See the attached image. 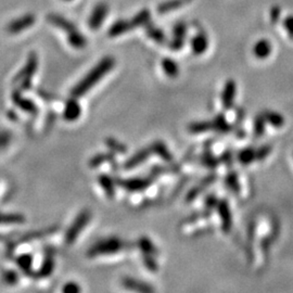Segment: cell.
<instances>
[{
    "instance_id": "cell-1",
    "label": "cell",
    "mask_w": 293,
    "mask_h": 293,
    "mask_svg": "<svg viewBox=\"0 0 293 293\" xmlns=\"http://www.w3.org/2000/svg\"><path fill=\"white\" fill-rule=\"evenodd\" d=\"M115 65V60L112 57L103 58L92 71H90L85 78H84L78 85L71 90V96L80 98L85 96L90 88H93L96 84L99 82L103 76L109 73Z\"/></svg>"
},
{
    "instance_id": "cell-2",
    "label": "cell",
    "mask_w": 293,
    "mask_h": 293,
    "mask_svg": "<svg viewBox=\"0 0 293 293\" xmlns=\"http://www.w3.org/2000/svg\"><path fill=\"white\" fill-rule=\"evenodd\" d=\"M38 66V58L36 53H30L29 58H27L26 63L24 67L16 75L15 80H13V85L15 89L19 92H25L32 87V80L33 76L37 71Z\"/></svg>"
},
{
    "instance_id": "cell-3",
    "label": "cell",
    "mask_w": 293,
    "mask_h": 293,
    "mask_svg": "<svg viewBox=\"0 0 293 293\" xmlns=\"http://www.w3.org/2000/svg\"><path fill=\"white\" fill-rule=\"evenodd\" d=\"M131 248V244L123 241L121 239L116 238V237H111V238H107L98 241L94 246L88 250L87 255L89 257H95L98 255H108V254H114L125 249Z\"/></svg>"
},
{
    "instance_id": "cell-4",
    "label": "cell",
    "mask_w": 293,
    "mask_h": 293,
    "mask_svg": "<svg viewBox=\"0 0 293 293\" xmlns=\"http://www.w3.org/2000/svg\"><path fill=\"white\" fill-rule=\"evenodd\" d=\"M90 218H92V213L88 210H84L76 216V218L72 223V225L67 228L65 233L64 236L65 244L71 246V244H73L76 241V239H78L79 236L81 235L82 230L85 229V227L87 226Z\"/></svg>"
},
{
    "instance_id": "cell-5",
    "label": "cell",
    "mask_w": 293,
    "mask_h": 293,
    "mask_svg": "<svg viewBox=\"0 0 293 293\" xmlns=\"http://www.w3.org/2000/svg\"><path fill=\"white\" fill-rule=\"evenodd\" d=\"M117 185L122 187L124 190L129 192H140L152 185L153 177H132L126 179H117Z\"/></svg>"
},
{
    "instance_id": "cell-6",
    "label": "cell",
    "mask_w": 293,
    "mask_h": 293,
    "mask_svg": "<svg viewBox=\"0 0 293 293\" xmlns=\"http://www.w3.org/2000/svg\"><path fill=\"white\" fill-rule=\"evenodd\" d=\"M217 213L219 215V218L222 222V229L225 234H228L233 227V215H232V210H230V206L228 201L223 199L219 200L217 206Z\"/></svg>"
},
{
    "instance_id": "cell-7",
    "label": "cell",
    "mask_w": 293,
    "mask_h": 293,
    "mask_svg": "<svg viewBox=\"0 0 293 293\" xmlns=\"http://www.w3.org/2000/svg\"><path fill=\"white\" fill-rule=\"evenodd\" d=\"M11 99L13 103L20 109H22L24 112L30 113L32 115H36L38 113V108L36 104H35L32 100L27 99L22 96V92H19V90H13L11 95Z\"/></svg>"
},
{
    "instance_id": "cell-8",
    "label": "cell",
    "mask_w": 293,
    "mask_h": 293,
    "mask_svg": "<svg viewBox=\"0 0 293 293\" xmlns=\"http://www.w3.org/2000/svg\"><path fill=\"white\" fill-rule=\"evenodd\" d=\"M108 11H109V8L106 4H103V3L98 4L95 7V9L89 19L88 24L90 29H93V30L99 29V27L102 25L104 19L107 18Z\"/></svg>"
},
{
    "instance_id": "cell-9",
    "label": "cell",
    "mask_w": 293,
    "mask_h": 293,
    "mask_svg": "<svg viewBox=\"0 0 293 293\" xmlns=\"http://www.w3.org/2000/svg\"><path fill=\"white\" fill-rule=\"evenodd\" d=\"M236 90H237L236 83L233 80L227 81L222 93V104H223V108H224L225 110L233 109L235 104Z\"/></svg>"
},
{
    "instance_id": "cell-10",
    "label": "cell",
    "mask_w": 293,
    "mask_h": 293,
    "mask_svg": "<svg viewBox=\"0 0 293 293\" xmlns=\"http://www.w3.org/2000/svg\"><path fill=\"white\" fill-rule=\"evenodd\" d=\"M55 261H54V251L53 249H47L45 250V257L44 261L41 263V266L38 270L37 276L40 278L49 277L54 270Z\"/></svg>"
},
{
    "instance_id": "cell-11",
    "label": "cell",
    "mask_w": 293,
    "mask_h": 293,
    "mask_svg": "<svg viewBox=\"0 0 293 293\" xmlns=\"http://www.w3.org/2000/svg\"><path fill=\"white\" fill-rule=\"evenodd\" d=\"M82 114V107L78 101V98L72 97L65 102V107L63 111V117L67 122H74Z\"/></svg>"
},
{
    "instance_id": "cell-12",
    "label": "cell",
    "mask_w": 293,
    "mask_h": 293,
    "mask_svg": "<svg viewBox=\"0 0 293 293\" xmlns=\"http://www.w3.org/2000/svg\"><path fill=\"white\" fill-rule=\"evenodd\" d=\"M122 284L124 288H126L128 290L141 292V293H148V292L155 291V289H153L149 283L138 280V279L130 278V277H124L122 279Z\"/></svg>"
},
{
    "instance_id": "cell-13",
    "label": "cell",
    "mask_w": 293,
    "mask_h": 293,
    "mask_svg": "<svg viewBox=\"0 0 293 293\" xmlns=\"http://www.w3.org/2000/svg\"><path fill=\"white\" fill-rule=\"evenodd\" d=\"M151 149L150 148H145V149H141L139 150L138 152H136L134 156H131L126 162L124 163V169L126 170H132L135 169V167H138L139 165H141L143 162H145L146 160L149 159V157L151 156Z\"/></svg>"
},
{
    "instance_id": "cell-14",
    "label": "cell",
    "mask_w": 293,
    "mask_h": 293,
    "mask_svg": "<svg viewBox=\"0 0 293 293\" xmlns=\"http://www.w3.org/2000/svg\"><path fill=\"white\" fill-rule=\"evenodd\" d=\"M216 179H217V176H216V174H211V175L206 176L204 179H202V181H201V183L199 185L193 187L192 189L187 193L186 201L187 202L193 201L202 191H204L208 186L212 185L213 183H215Z\"/></svg>"
},
{
    "instance_id": "cell-15",
    "label": "cell",
    "mask_w": 293,
    "mask_h": 293,
    "mask_svg": "<svg viewBox=\"0 0 293 293\" xmlns=\"http://www.w3.org/2000/svg\"><path fill=\"white\" fill-rule=\"evenodd\" d=\"M35 22V17L32 15H27L23 18H19L18 20L13 21L12 23L9 24L8 31L11 34H18L26 29L31 27Z\"/></svg>"
},
{
    "instance_id": "cell-16",
    "label": "cell",
    "mask_w": 293,
    "mask_h": 293,
    "mask_svg": "<svg viewBox=\"0 0 293 293\" xmlns=\"http://www.w3.org/2000/svg\"><path fill=\"white\" fill-rule=\"evenodd\" d=\"M271 51H273V46L268 39H260L253 46V54L260 60L268 58Z\"/></svg>"
},
{
    "instance_id": "cell-17",
    "label": "cell",
    "mask_w": 293,
    "mask_h": 293,
    "mask_svg": "<svg viewBox=\"0 0 293 293\" xmlns=\"http://www.w3.org/2000/svg\"><path fill=\"white\" fill-rule=\"evenodd\" d=\"M208 47V39L206 34L203 32L198 33L191 39V49L194 54H202L206 51Z\"/></svg>"
},
{
    "instance_id": "cell-18",
    "label": "cell",
    "mask_w": 293,
    "mask_h": 293,
    "mask_svg": "<svg viewBox=\"0 0 293 293\" xmlns=\"http://www.w3.org/2000/svg\"><path fill=\"white\" fill-rule=\"evenodd\" d=\"M48 20L50 21V23L52 25L57 26V27H59V29H61L62 31L66 32L67 35L75 32V31H78V29H76V26L72 22H69L68 20H66L63 17H61L60 15H50L48 17Z\"/></svg>"
},
{
    "instance_id": "cell-19",
    "label": "cell",
    "mask_w": 293,
    "mask_h": 293,
    "mask_svg": "<svg viewBox=\"0 0 293 293\" xmlns=\"http://www.w3.org/2000/svg\"><path fill=\"white\" fill-rule=\"evenodd\" d=\"M150 149L153 153H155V155H157L159 158H161L163 161H165L167 163L173 162V160H174L173 155L163 141H160V140L155 141L151 144Z\"/></svg>"
},
{
    "instance_id": "cell-20",
    "label": "cell",
    "mask_w": 293,
    "mask_h": 293,
    "mask_svg": "<svg viewBox=\"0 0 293 293\" xmlns=\"http://www.w3.org/2000/svg\"><path fill=\"white\" fill-rule=\"evenodd\" d=\"M16 263L25 276L32 277L34 275L33 268H32L33 267V255L32 254L24 253V254L19 255L16 259Z\"/></svg>"
},
{
    "instance_id": "cell-21",
    "label": "cell",
    "mask_w": 293,
    "mask_h": 293,
    "mask_svg": "<svg viewBox=\"0 0 293 293\" xmlns=\"http://www.w3.org/2000/svg\"><path fill=\"white\" fill-rule=\"evenodd\" d=\"M132 29H134V27H132V24H131L130 21L118 20L112 26L110 27L109 36H111V37L121 36V35L129 32Z\"/></svg>"
},
{
    "instance_id": "cell-22",
    "label": "cell",
    "mask_w": 293,
    "mask_h": 293,
    "mask_svg": "<svg viewBox=\"0 0 293 293\" xmlns=\"http://www.w3.org/2000/svg\"><path fill=\"white\" fill-rule=\"evenodd\" d=\"M98 183L101 186L104 193L107 194V197L110 199H113L115 195V184L114 180L111 178V176L107 175V174H102L98 177Z\"/></svg>"
},
{
    "instance_id": "cell-23",
    "label": "cell",
    "mask_w": 293,
    "mask_h": 293,
    "mask_svg": "<svg viewBox=\"0 0 293 293\" xmlns=\"http://www.w3.org/2000/svg\"><path fill=\"white\" fill-rule=\"evenodd\" d=\"M262 114L265 118V121H266V123L270 124L271 126H274L276 128H281L285 123L283 115H281L278 112H275V111L266 110V111H264Z\"/></svg>"
},
{
    "instance_id": "cell-24",
    "label": "cell",
    "mask_w": 293,
    "mask_h": 293,
    "mask_svg": "<svg viewBox=\"0 0 293 293\" xmlns=\"http://www.w3.org/2000/svg\"><path fill=\"white\" fill-rule=\"evenodd\" d=\"M24 222L25 217L22 214L0 212V225H19Z\"/></svg>"
},
{
    "instance_id": "cell-25",
    "label": "cell",
    "mask_w": 293,
    "mask_h": 293,
    "mask_svg": "<svg viewBox=\"0 0 293 293\" xmlns=\"http://www.w3.org/2000/svg\"><path fill=\"white\" fill-rule=\"evenodd\" d=\"M137 246L144 255L156 256L159 253L158 248L155 246V243H153L149 238H146V237L139 238L137 241Z\"/></svg>"
},
{
    "instance_id": "cell-26",
    "label": "cell",
    "mask_w": 293,
    "mask_h": 293,
    "mask_svg": "<svg viewBox=\"0 0 293 293\" xmlns=\"http://www.w3.org/2000/svg\"><path fill=\"white\" fill-rule=\"evenodd\" d=\"M104 162H115V157L113 155V152H106V153H98L95 157L90 159L89 161V166L96 169V167L102 165Z\"/></svg>"
},
{
    "instance_id": "cell-27",
    "label": "cell",
    "mask_w": 293,
    "mask_h": 293,
    "mask_svg": "<svg viewBox=\"0 0 293 293\" xmlns=\"http://www.w3.org/2000/svg\"><path fill=\"white\" fill-rule=\"evenodd\" d=\"M238 160L242 165H250L256 161V149L252 146H248V148L242 149L238 153Z\"/></svg>"
},
{
    "instance_id": "cell-28",
    "label": "cell",
    "mask_w": 293,
    "mask_h": 293,
    "mask_svg": "<svg viewBox=\"0 0 293 293\" xmlns=\"http://www.w3.org/2000/svg\"><path fill=\"white\" fill-rule=\"evenodd\" d=\"M190 2L191 0H167V2L159 6L158 11L160 13H167L170 11L178 9V8H180V7H183L184 5L190 3Z\"/></svg>"
},
{
    "instance_id": "cell-29",
    "label": "cell",
    "mask_w": 293,
    "mask_h": 293,
    "mask_svg": "<svg viewBox=\"0 0 293 293\" xmlns=\"http://www.w3.org/2000/svg\"><path fill=\"white\" fill-rule=\"evenodd\" d=\"M213 130L222 132V134H226L232 130V125L228 124L226 121V117L224 114H218L212 121Z\"/></svg>"
},
{
    "instance_id": "cell-30",
    "label": "cell",
    "mask_w": 293,
    "mask_h": 293,
    "mask_svg": "<svg viewBox=\"0 0 293 293\" xmlns=\"http://www.w3.org/2000/svg\"><path fill=\"white\" fill-rule=\"evenodd\" d=\"M162 67L164 73L171 79H175L179 74V66L175 61L171 58H165L162 61Z\"/></svg>"
},
{
    "instance_id": "cell-31",
    "label": "cell",
    "mask_w": 293,
    "mask_h": 293,
    "mask_svg": "<svg viewBox=\"0 0 293 293\" xmlns=\"http://www.w3.org/2000/svg\"><path fill=\"white\" fill-rule=\"evenodd\" d=\"M67 40H68V44L76 49H82L87 45L86 37L84 36V35H82L79 31H75L71 34H68Z\"/></svg>"
},
{
    "instance_id": "cell-32",
    "label": "cell",
    "mask_w": 293,
    "mask_h": 293,
    "mask_svg": "<svg viewBox=\"0 0 293 293\" xmlns=\"http://www.w3.org/2000/svg\"><path fill=\"white\" fill-rule=\"evenodd\" d=\"M145 32H146V35H148V37L151 38L152 40H155L158 44H163L165 41L164 33L151 23H149L145 26Z\"/></svg>"
},
{
    "instance_id": "cell-33",
    "label": "cell",
    "mask_w": 293,
    "mask_h": 293,
    "mask_svg": "<svg viewBox=\"0 0 293 293\" xmlns=\"http://www.w3.org/2000/svg\"><path fill=\"white\" fill-rule=\"evenodd\" d=\"M225 185L230 191L234 192L235 194H239L240 183H239V177L238 175H237V173L235 172L228 173V175L225 178Z\"/></svg>"
},
{
    "instance_id": "cell-34",
    "label": "cell",
    "mask_w": 293,
    "mask_h": 293,
    "mask_svg": "<svg viewBox=\"0 0 293 293\" xmlns=\"http://www.w3.org/2000/svg\"><path fill=\"white\" fill-rule=\"evenodd\" d=\"M150 20H151V15L149 10H142L138 13L137 16H135V18L132 19L130 22L132 24V27H139V26H146L150 23Z\"/></svg>"
},
{
    "instance_id": "cell-35",
    "label": "cell",
    "mask_w": 293,
    "mask_h": 293,
    "mask_svg": "<svg viewBox=\"0 0 293 293\" xmlns=\"http://www.w3.org/2000/svg\"><path fill=\"white\" fill-rule=\"evenodd\" d=\"M106 144H107L108 148L114 153H120V155H123V153L127 152V146L125 145L124 143H122L121 141L116 140L115 138H112V137L107 138Z\"/></svg>"
},
{
    "instance_id": "cell-36",
    "label": "cell",
    "mask_w": 293,
    "mask_h": 293,
    "mask_svg": "<svg viewBox=\"0 0 293 293\" xmlns=\"http://www.w3.org/2000/svg\"><path fill=\"white\" fill-rule=\"evenodd\" d=\"M179 173V166L171 165V166H153L151 169V176L157 177L163 174H175Z\"/></svg>"
},
{
    "instance_id": "cell-37",
    "label": "cell",
    "mask_w": 293,
    "mask_h": 293,
    "mask_svg": "<svg viewBox=\"0 0 293 293\" xmlns=\"http://www.w3.org/2000/svg\"><path fill=\"white\" fill-rule=\"evenodd\" d=\"M213 130V125L211 122H195L192 123L189 126V131L192 134H201V132H206Z\"/></svg>"
},
{
    "instance_id": "cell-38",
    "label": "cell",
    "mask_w": 293,
    "mask_h": 293,
    "mask_svg": "<svg viewBox=\"0 0 293 293\" xmlns=\"http://www.w3.org/2000/svg\"><path fill=\"white\" fill-rule=\"evenodd\" d=\"M265 125H266V121H265L263 114L261 113L255 117L253 123V132L255 137L261 138L265 134Z\"/></svg>"
},
{
    "instance_id": "cell-39",
    "label": "cell",
    "mask_w": 293,
    "mask_h": 293,
    "mask_svg": "<svg viewBox=\"0 0 293 293\" xmlns=\"http://www.w3.org/2000/svg\"><path fill=\"white\" fill-rule=\"evenodd\" d=\"M201 163L204 166L208 167V169H215L219 164L218 159L214 157L211 152H204L201 156Z\"/></svg>"
},
{
    "instance_id": "cell-40",
    "label": "cell",
    "mask_w": 293,
    "mask_h": 293,
    "mask_svg": "<svg viewBox=\"0 0 293 293\" xmlns=\"http://www.w3.org/2000/svg\"><path fill=\"white\" fill-rule=\"evenodd\" d=\"M271 150H273V146L270 144H264L260 148L256 149V161H263V160L266 159L269 155Z\"/></svg>"
},
{
    "instance_id": "cell-41",
    "label": "cell",
    "mask_w": 293,
    "mask_h": 293,
    "mask_svg": "<svg viewBox=\"0 0 293 293\" xmlns=\"http://www.w3.org/2000/svg\"><path fill=\"white\" fill-rule=\"evenodd\" d=\"M142 262L144 264V266L148 268L150 271H157L158 270V263L155 259V256L153 255H144L143 254V259Z\"/></svg>"
},
{
    "instance_id": "cell-42",
    "label": "cell",
    "mask_w": 293,
    "mask_h": 293,
    "mask_svg": "<svg viewBox=\"0 0 293 293\" xmlns=\"http://www.w3.org/2000/svg\"><path fill=\"white\" fill-rule=\"evenodd\" d=\"M218 202H219V200L217 199V197H216V194H215V193L208 194L207 197L205 198V200H204L205 207L207 208V210H212V208H214V207L217 206Z\"/></svg>"
},
{
    "instance_id": "cell-43",
    "label": "cell",
    "mask_w": 293,
    "mask_h": 293,
    "mask_svg": "<svg viewBox=\"0 0 293 293\" xmlns=\"http://www.w3.org/2000/svg\"><path fill=\"white\" fill-rule=\"evenodd\" d=\"M173 33H174V37L185 39L186 33H187V26L184 23H178L175 27H174Z\"/></svg>"
},
{
    "instance_id": "cell-44",
    "label": "cell",
    "mask_w": 293,
    "mask_h": 293,
    "mask_svg": "<svg viewBox=\"0 0 293 293\" xmlns=\"http://www.w3.org/2000/svg\"><path fill=\"white\" fill-rule=\"evenodd\" d=\"M4 280L6 283H8V284H15L19 280V276L16 271L8 270V271H6L5 275H4Z\"/></svg>"
},
{
    "instance_id": "cell-45",
    "label": "cell",
    "mask_w": 293,
    "mask_h": 293,
    "mask_svg": "<svg viewBox=\"0 0 293 293\" xmlns=\"http://www.w3.org/2000/svg\"><path fill=\"white\" fill-rule=\"evenodd\" d=\"M283 27L288 33V36L293 40V15L283 20Z\"/></svg>"
},
{
    "instance_id": "cell-46",
    "label": "cell",
    "mask_w": 293,
    "mask_h": 293,
    "mask_svg": "<svg viewBox=\"0 0 293 293\" xmlns=\"http://www.w3.org/2000/svg\"><path fill=\"white\" fill-rule=\"evenodd\" d=\"M280 15H281V8L279 6H273L270 9V21L271 23H277L278 20L280 19Z\"/></svg>"
},
{
    "instance_id": "cell-47",
    "label": "cell",
    "mask_w": 293,
    "mask_h": 293,
    "mask_svg": "<svg viewBox=\"0 0 293 293\" xmlns=\"http://www.w3.org/2000/svg\"><path fill=\"white\" fill-rule=\"evenodd\" d=\"M210 214H211L210 210H207V208H206V211H203V212H198V213L192 214V215L190 216V217L186 218L185 222H186V223H192V222L197 221V219H200V218H206V217H208V216H210Z\"/></svg>"
},
{
    "instance_id": "cell-48",
    "label": "cell",
    "mask_w": 293,
    "mask_h": 293,
    "mask_svg": "<svg viewBox=\"0 0 293 293\" xmlns=\"http://www.w3.org/2000/svg\"><path fill=\"white\" fill-rule=\"evenodd\" d=\"M184 43H185V39L174 37L173 40L171 41L169 46H170V48L172 49V50H174V51H178V50H180L181 48H183Z\"/></svg>"
},
{
    "instance_id": "cell-49",
    "label": "cell",
    "mask_w": 293,
    "mask_h": 293,
    "mask_svg": "<svg viewBox=\"0 0 293 293\" xmlns=\"http://www.w3.org/2000/svg\"><path fill=\"white\" fill-rule=\"evenodd\" d=\"M62 291L65 293H79L81 291V287L76 282H67Z\"/></svg>"
},
{
    "instance_id": "cell-50",
    "label": "cell",
    "mask_w": 293,
    "mask_h": 293,
    "mask_svg": "<svg viewBox=\"0 0 293 293\" xmlns=\"http://www.w3.org/2000/svg\"><path fill=\"white\" fill-rule=\"evenodd\" d=\"M221 161L223 163H225L226 165H232L233 164V151L227 150L223 153L221 157Z\"/></svg>"
},
{
    "instance_id": "cell-51",
    "label": "cell",
    "mask_w": 293,
    "mask_h": 293,
    "mask_svg": "<svg viewBox=\"0 0 293 293\" xmlns=\"http://www.w3.org/2000/svg\"><path fill=\"white\" fill-rule=\"evenodd\" d=\"M65 2H69V0H65Z\"/></svg>"
}]
</instances>
